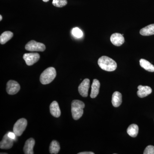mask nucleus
I'll list each match as a JSON object with an SVG mask.
<instances>
[{"label": "nucleus", "mask_w": 154, "mask_h": 154, "mask_svg": "<svg viewBox=\"0 0 154 154\" xmlns=\"http://www.w3.org/2000/svg\"><path fill=\"white\" fill-rule=\"evenodd\" d=\"M98 63L102 69L106 71H113L117 68V64L115 61L105 56H103L99 58L98 60Z\"/></svg>", "instance_id": "obj_1"}, {"label": "nucleus", "mask_w": 154, "mask_h": 154, "mask_svg": "<svg viewBox=\"0 0 154 154\" xmlns=\"http://www.w3.org/2000/svg\"><path fill=\"white\" fill-rule=\"evenodd\" d=\"M85 104L80 100H73L72 102L71 111L72 116L75 120H78L82 116Z\"/></svg>", "instance_id": "obj_2"}, {"label": "nucleus", "mask_w": 154, "mask_h": 154, "mask_svg": "<svg viewBox=\"0 0 154 154\" xmlns=\"http://www.w3.org/2000/svg\"><path fill=\"white\" fill-rule=\"evenodd\" d=\"M56 71L52 67L48 68L42 73L40 77V81L43 85H48L53 81L56 76Z\"/></svg>", "instance_id": "obj_3"}, {"label": "nucleus", "mask_w": 154, "mask_h": 154, "mask_svg": "<svg viewBox=\"0 0 154 154\" xmlns=\"http://www.w3.org/2000/svg\"><path fill=\"white\" fill-rule=\"evenodd\" d=\"M27 124V120L25 118L20 119L15 123L13 128V131L17 136L22 135L26 129Z\"/></svg>", "instance_id": "obj_4"}, {"label": "nucleus", "mask_w": 154, "mask_h": 154, "mask_svg": "<svg viewBox=\"0 0 154 154\" xmlns=\"http://www.w3.org/2000/svg\"><path fill=\"white\" fill-rule=\"evenodd\" d=\"M25 48L26 50L30 51H44L45 49V46L43 43L31 40L26 45Z\"/></svg>", "instance_id": "obj_5"}, {"label": "nucleus", "mask_w": 154, "mask_h": 154, "mask_svg": "<svg viewBox=\"0 0 154 154\" xmlns=\"http://www.w3.org/2000/svg\"><path fill=\"white\" fill-rule=\"evenodd\" d=\"M23 58V59L25 60L26 64L30 66L39 60L40 55L37 53H30L24 54Z\"/></svg>", "instance_id": "obj_6"}, {"label": "nucleus", "mask_w": 154, "mask_h": 154, "mask_svg": "<svg viewBox=\"0 0 154 154\" xmlns=\"http://www.w3.org/2000/svg\"><path fill=\"white\" fill-rule=\"evenodd\" d=\"M20 90V85L16 81L10 80L7 83L6 90L9 95H15L18 93Z\"/></svg>", "instance_id": "obj_7"}, {"label": "nucleus", "mask_w": 154, "mask_h": 154, "mask_svg": "<svg viewBox=\"0 0 154 154\" xmlns=\"http://www.w3.org/2000/svg\"><path fill=\"white\" fill-rule=\"evenodd\" d=\"M90 87V81L89 79H85L79 86V92L82 97H87Z\"/></svg>", "instance_id": "obj_8"}, {"label": "nucleus", "mask_w": 154, "mask_h": 154, "mask_svg": "<svg viewBox=\"0 0 154 154\" xmlns=\"http://www.w3.org/2000/svg\"><path fill=\"white\" fill-rule=\"evenodd\" d=\"M14 140L12 139L8 136V133L5 135L2 140L0 143V148L1 149H8L13 147Z\"/></svg>", "instance_id": "obj_9"}, {"label": "nucleus", "mask_w": 154, "mask_h": 154, "mask_svg": "<svg viewBox=\"0 0 154 154\" xmlns=\"http://www.w3.org/2000/svg\"><path fill=\"white\" fill-rule=\"evenodd\" d=\"M110 41L112 44L116 46H120L125 42V38L122 34L114 33L110 36Z\"/></svg>", "instance_id": "obj_10"}, {"label": "nucleus", "mask_w": 154, "mask_h": 154, "mask_svg": "<svg viewBox=\"0 0 154 154\" xmlns=\"http://www.w3.org/2000/svg\"><path fill=\"white\" fill-rule=\"evenodd\" d=\"M35 140L32 138L28 139L25 142L23 150L25 154H33V147L35 145Z\"/></svg>", "instance_id": "obj_11"}, {"label": "nucleus", "mask_w": 154, "mask_h": 154, "mask_svg": "<svg viewBox=\"0 0 154 154\" xmlns=\"http://www.w3.org/2000/svg\"><path fill=\"white\" fill-rule=\"evenodd\" d=\"M138 91L137 92L138 96L140 98H144L151 94L152 89L149 86L139 85L138 87Z\"/></svg>", "instance_id": "obj_12"}, {"label": "nucleus", "mask_w": 154, "mask_h": 154, "mask_svg": "<svg viewBox=\"0 0 154 154\" xmlns=\"http://www.w3.org/2000/svg\"><path fill=\"white\" fill-rule=\"evenodd\" d=\"M50 111L51 115L54 117L58 118L61 115L60 108L57 102L53 101L50 105Z\"/></svg>", "instance_id": "obj_13"}, {"label": "nucleus", "mask_w": 154, "mask_h": 154, "mask_svg": "<svg viewBox=\"0 0 154 154\" xmlns=\"http://www.w3.org/2000/svg\"><path fill=\"white\" fill-rule=\"evenodd\" d=\"M100 87V83L99 80L94 79L93 81V84L91 86V92L90 96L91 98H96L99 94V88Z\"/></svg>", "instance_id": "obj_14"}, {"label": "nucleus", "mask_w": 154, "mask_h": 154, "mask_svg": "<svg viewBox=\"0 0 154 154\" xmlns=\"http://www.w3.org/2000/svg\"><path fill=\"white\" fill-rule=\"evenodd\" d=\"M112 105L114 107H119L122 102V96L121 93L116 91L113 94L112 98Z\"/></svg>", "instance_id": "obj_15"}, {"label": "nucleus", "mask_w": 154, "mask_h": 154, "mask_svg": "<svg viewBox=\"0 0 154 154\" xmlns=\"http://www.w3.org/2000/svg\"><path fill=\"white\" fill-rule=\"evenodd\" d=\"M141 35L144 36H148L154 34V24H151L142 28L140 31Z\"/></svg>", "instance_id": "obj_16"}, {"label": "nucleus", "mask_w": 154, "mask_h": 154, "mask_svg": "<svg viewBox=\"0 0 154 154\" xmlns=\"http://www.w3.org/2000/svg\"><path fill=\"white\" fill-rule=\"evenodd\" d=\"M14 36V33L10 31H5L0 36V43L1 44H5Z\"/></svg>", "instance_id": "obj_17"}, {"label": "nucleus", "mask_w": 154, "mask_h": 154, "mask_svg": "<svg viewBox=\"0 0 154 154\" xmlns=\"http://www.w3.org/2000/svg\"><path fill=\"white\" fill-rule=\"evenodd\" d=\"M140 66L148 71L150 72H154V66L151 63L148 61L141 59L140 60Z\"/></svg>", "instance_id": "obj_18"}, {"label": "nucleus", "mask_w": 154, "mask_h": 154, "mask_svg": "<svg viewBox=\"0 0 154 154\" xmlns=\"http://www.w3.org/2000/svg\"><path fill=\"white\" fill-rule=\"evenodd\" d=\"M139 127L136 124L131 125L127 130L128 134L132 137H135L138 134Z\"/></svg>", "instance_id": "obj_19"}, {"label": "nucleus", "mask_w": 154, "mask_h": 154, "mask_svg": "<svg viewBox=\"0 0 154 154\" xmlns=\"http://www.w3.org/2000/svg\"><path fill=\"white\" fill-rule=\"evenodd\" d=\"M59 143L56 140H53L49 147V152L51 154H57L60 150Z\"/></svg>", "instance_id": "obj_20"}, {"label": "nucleus", "mask_w": 154, "mask_h": 154, "mask_svg": "<svg viewBox=\"0 0 154 154\" xmlns=\"http://www.w3.org/2000/svg\"><path fill=\"white\" fill-rule=\"evenodd\" d=\"M49 0H42L45 2H47ZM52 4L57 8H62L67 4V0H53Z\"/></svg>", "instance_id": "obj_21"}, {"label": "nucleus", "mask_w": 154, "mask_h": 154, "mask_svg": "<svg viewBox=\"0 0 154 154\" xmlns=\"http://www.w3.org/2000/svg\"><path fill=\"white\" fill-rule=\"evenodd\" d=\"M72 33L77 38H81L83 36L82 32L78 28H74L72 30Z\"/></svg>", "instance_id": "obj_22"}, {"label": "nucleus", "mask_w": 154, "mask_h": 154, "mask_svg": "<svg viewBox=\"0 0 154 154\" xmlns=\"http://www.w3.org/2000/svg\"><path fill=\"white\" fill-rule=\"evenodd\" d=\"M144 154H154V146H153L149 145L147 146L146 148Z\"/></svg>", "instance_id": "obj_23"}, {"label": "nucleus", "mask_w": 154, "mask_h": 154, "mask_svg": "<svg viewBox=\"0 0 154 154\" xmlns=\"http://www.w3.org/2000/svg\"><path fill=\"white\" fill-rule=\"evenodd\" d=\"M8 136L9 137L11 138L12 139L14 140L16 139V136H17V135H16V134H15L14 132H10L8 133Z\"/></svg>", "instance_id": "obj_24"}, {"label": "nucleus", "mask_w": 154, "mask_h": 154, "mask_svg": "<svg viewBox=\"0 0 154 154\" xmlns=\"http://www.w3.org/2000/svg\"><path fill=\"white\" fill-rule=\"evenodd\" d=\"M78 154H94V153L91 152H81L79 153Z\"/></svg>", "instance_id": "obj_25"}, {"label": "nucleus", "mask_w": 154, "mask_h": 154, "mask_svg": "<svg viewBox=\"0 0 154 154\" xmlns=\"http://www.w3.org/2000/svg\"><path fill=\"white\" fill-rule=\"evenodd\" d=\"M2 15H0V21H2Z\"/></svg>", "instance_id": "obj_26"}]
</instances>
